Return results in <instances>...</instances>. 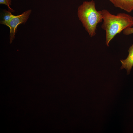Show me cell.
Instances as JSON below:
<instances>
[{
  "label": "cell",
  "instance_id": "obj_1",
  "mask_svg": "<svg viewBox=\"0 0 133 133\" xmlns=\"http://www.w3.org/2000/svg\"><path fill=\"white\" fill-rule=\"evenodd\" d=\"M101 11L103 21L101 27L106 32V44L108 46L110 42L116 35L133 26V17L125 13L113 14L105 9Z\"/></svg>",
  "mask_w": 133,
  "mask_h": 133
},
{
  "label": "cell",
  "instance_id": "obj_2",
  "mask_svg": "<svg viewBox=\"0 0 133 133\" xmlns=\"http://www.w3.org/2000/svg\"><path fill=\"white\" fill-rule=\"evenodd\" d=\"M78 15L86 30L91 37L94 36L97 25L102 22L101 11H97L94 1H85L78 8Z\"/></svg>",
  "mask_w": 133,
  "mask_h": 133
},
{
  "label": "cell",
  "instance_id": "obj_3",
  "mask_svg": "<svg viewBox=\"0 0 133 133\" xmlns=\"http://www.w3.org/2000/svg\"><path fill=\"white\" fill-rule=\"evenodd\" d=\"M31 12V10L29 9L20 15H14L10 21L6 24V25L10 29V43H12L15 38L17 26L19 24H24L26 22Z\"/></svg>",
  "mask_w": 133,
  "mask_h": 133
},
{
  "label": "cell",
  "instance_id": "obj_4",
  "mask_svg": "<svg viewBox=\"0 0 133 133\" xmlns=\"http://www.w3.org/2000/svg\"><path fill=\"white\" fill-rule=\"evenodd\" d=\"M128 55L126 59L120 60L122 66L121 69H125L127 74H129L133 66V44L129 48Z\"/></svg>",
  "mask_w": 133,
  "mask_h": 133
},
{
  "label": "cell",
  "instance_id": "obj_5",
  "mask_svg": "<svg viewBox=\"0 0 133 133\" xmlns=\"http://www.w3.org/2000/svg\"><path fill=\"white\" fill-rule=\"evenodd\" d=\"M11 11L8 10H7L4 9L1 16L0 24L6 25L11 19L14 15H13Z\"/></svg>",
  "mask_w": 133,
  "mask_h": 133
},
{
  "label": "cell",
  "instance_id": "obj_6",
  "mask_svg": "<svg viewBox=\"0 0 133 133\" xmlns=\"http://www.w3.org/2000/svg\"><path fill=\"white\" fill-rule=\"evenodd\" d=\"M122 10L128 12L133 10V0H124Z\"/></svg>",
  "mask_w": 133,
  "mask_h": 133
},
{
  "label": "cell",
  "instance_id": "obj_7",
  "mask_svg": "<svg viewBox=\"0 0 133 133\" xmlns=\"http://www.w3.org/2000/svg\"><path fill=\"white\" fill-rule=\"evenodd\" d=\"M116 7L123 9L124 0H109Z\"/></svg>",
  "mask_w": 133,
  "mask_h": 133
},
{
  "label": "cell",
  "instance_id": "obj_8",
  "mask_svg": "<svg viewBox=\"0 0 133 133\" xmlns=\"http://www.w3.org/2000/svg\"><path fill=\"white\" fill-rule=\"evenodd\" d=\"M11 0H0V4H4L6 5L8 7V10L12 12H14V10L11 8L10 6L11 5Z\"/></svg>",
  "mask_w": 133,
  "mask_h": 133
},
{
  "label": "cell",
  "instance_id": "obj_9",
  "mask_svg": "<svg viewBox=\"0 0 133 133\" xmlns=\"http://www.w3.org/2000/svg\"><path fill=\"white\" fill-rule=\"evenodd\" d=\"M123 32L124 34L126 35L133 34V27L126 29L123 31Z\"/></svg>",
  "mask_w": 133,
  "mask_h": 133
}]
</instances>
